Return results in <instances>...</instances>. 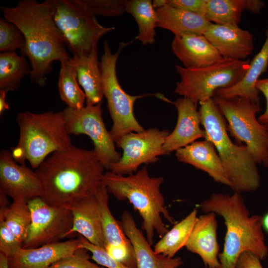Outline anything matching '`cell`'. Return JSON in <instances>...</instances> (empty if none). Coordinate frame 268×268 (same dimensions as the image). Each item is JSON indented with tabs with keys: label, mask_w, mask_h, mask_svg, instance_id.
<instances>
[{
	"label": "cell",
	"mask_w": 268,
	"mask_h": 268,
	"mask_svg": "<svg viewBox=\"0 0 268 268\" xmlns=\"http://www.w3.org/2000/svg\"><path fill=\"white\" fill-rule=\"evenodd\" d=\"M0 268H9L8 257L2 253H0Z\"/></svg>",
	"instance_id": "cell-45"
},
{
	"label": "cell",
	"mask_w": 268,
	"mask_h": 268,
	"mask_svg": "<svg viewBox=\"0 0 268 268\" xmlns=\"http://www.w3.org/2000/svg\"></svg>",
	"instance_id": "cell-48"
},
{
	"label": "cell",
	"mask_w": 268,
	"mask_h": 268,
	"mask_svg": "<svg viewBox=\"0 0 268 268\" xmlns=\"http://www.w3.org/2000/svg\"><path fill=\"white\" fill-rule=\"evenodd\" d=\"M125 11L135 19L138 27L135 39L142 45L152 44L155 39L157 17L150 0H124Z\"/></svg>",
	"instance_id": "cell-27"
},
{
	"label": "cell",
	"mask_w": 268,
	"mask_h": 268,
	"mask_svg": "<svg viewBox=\"0 0 268 268\" xmlns=\"http://www.w3.org/2000/svg\"><path fill=\"white\" fill-rule=\"evenodd\" d=\"M170 134L167 130L151 128L139 133L132 132L122 136L116 143L123 153L109 170L121 175H130L137 171L142 164H149L165 155L163 146Z\"/></svg>",
	"instance_id": "cell-13"
},
{
	"label": "cell",
	"mask_w": 268,
	"mask_h": 268,
	"mask_svg": "<svg viewBox=\"0 0 268 268\" xmlns=\"http://www.w3.org/2000/svg\"><path fill=\"white\" fill-rule=\"evenodd\" d=\"M95 193L69 208L72 215V226L67 237L78 233L91 243L104 248L100 209Z\"/></svg>",
	"instance_id": "cell-21"
},
{
	"label": "cell",
	"mask_w": 268,
	"mask_h": 268,
	"mask_svg": "<svg viewBox=\"0 0 268 268\" xmlns=\"http://www.w3.org/2000/svg\"><path fill=\"white\" fill-rule=\"evenodd\" d=\"M95 194L100 206L105 245H123L132 247L133 245L125 234L121 222L115 218L109 207V194L106 188L101 185Z\"/></svg>",
	"instance_id": "cell-29"
},
{
	"label": "cell",
	"mask_w": 268,
	"mask_h": 268,
	"mask_svg": "<svg viewBox=\"0 0 268 268\" xmlns=\"http://www.w3.org/2000/svg\"><path fill=\"white\" fill-rule=\"evenodd\" d=\"M250 61L223 58L202 68L189 69L176 65L181 80L174 93L198 103L212 98L219 89L230 87L238 83L249 68Z\"/></svg>",
	"instance_id": "cell-9"
},
{
	"label": "cell",
	"mask_w": 268,
	"mask_h": 268,
	"mask_svg": "<svg viewBox=\"0 0 268 268\" xmlns=\"http://www.w3.org/2000/svg\"><path fill=\"white\" fill-rule=\"evenodd\" d=\"M207 0H166L169 5L205 16Z\"/></svg>",
	"instance_id": "cell-39"
},
{
	"label": "cell",
	"mask_w": 268,
	"mask_h": 268,
	"mask_svg": "<svg viewBox=\"0 0 268 268\" xmlns=\"http://www.w3.org/2000/svg\"><path fill=\"white\" fill-rule=\"evenodd\" d=\"M217 228L214 213H204L198 216L185 246L188 251L199 256L208 268H218L220 266Z\"/></svg>",
	"instance_id": "cell-19"
},
{
	"label": "cell",
	"mask_w": 268,
	"mask_h": 268,
	"mask_svg": "<svg viewBox=\"0 0 268 268\" xmlns=\"http://www.w3.org/2000/svg\"><path fill=\"white\" fill-rule=\"evenodd\" d=\"M31 72L25 57L16 52L0 54V91L6 93L17 90L23 78Z\"/></svg>",
	"instance_id": "cell-28"
},
{
	"label": "cell",
	"mask_w": 268,
	"mask_h": 268,
	"mask_svg": "<svg viewBox=\"0 0 268 268\" xmlns=\"http://www.w3.org/2000/svg\"><path fill=\"white\" fill-rule=\"evenodd\" d=\"M11 151L0 152V190L12 200L22 199L27 201L42 195L41 182L30 168L17 163Z\"/></svg>",
	"instance_id": "cell-14"
},
{
	"label": "cell",
	"mask_w": 268,
	"mask_h": 268,
	"mask_svg": "<svg viewBox=\"0 0 268 268\" xmlns=\"http://www.w3.org/2000/svg\"><path fill=\"white\" fill-rule=\"evenodd\" d=\"M104 169L93 149L72 144L54 152L35 170L42 185L41 198L50 205L70 208L96 192Z\"/></svg>",
	"instance_id": "cell-2"
},
{
	"label": "cell",
	"mask_w": 268,
	"mask_h": 268,
	"mask_svg": "<svg viewBox=\"0 0 268 268\" xmlns=\"http://www.w3.org/2000/svg\"><path fill=\"white\" fill-rule=\"evenodd\" d=\"M199 206L204 213L213 212L224 220L226 232L223 249L218 256V268H235L239 256L245 252L253 253L261 261L267 258L263 216L250 215L240 193H213Z\"/></svg>",
	"instance_id": "cell-3"
},
{
	"label": "cell",
	"mask_w": 268,
	"mask_h": 268,
	"mask_svg": "<svg viewBox=\"0 0 268 268\" xmlns=\"http://www.w3.org/2000/svg\"><path fill=\"white\" fill-rule=\"evenodd\" d=\"M163 182L162 177H150L146 166L128 176L106 172L101 182L109 194L119 201L128 200L138 212L142 218V229L151 246L155 233L161 238L168 231L162 216L171 224H175L160 191Z\"/></svg>",
	"instance_id": "cell-4"
},
{
	"label": "cell",
	"mask_w": 268,
	"mask_h": 268,
	"mask_svg": "<svg viewBox=\"0 0 268 268\" xmlns=\"http://www.w3.org/2000/svg\"><path fill=\"white\" fill-rule=\"evenodd\" d=\"M3 220L23 244L31 223V213L28 202L22 199L13 200Z\"/></svg>",
	"instance_id": "cell-32"
},
{
	"label": "cell",
	"mask_w": 268,
	"mask_h": 268,
	"mask_svg": "<svg viewBox=\"0 0 268 268\" xmlns=\"http://www.w3.org/2000/svg\"><path fill=\"white\" fill-rule=\"evenodd\" d=\"M246 9V0H207L206 18L211 23L238 25Z\"/></svg>",
	"instance_id": "cell-31"
},
{
	"label": "cell",
	"mask_w": 268,
	"mask_h": 268,
	"mask_svg": "<svg viewBox=\"0 0 268 268\" xmlns=\"http://www.w3.org/2000/svg\"><path fill=\"white\" fill-rule=\"evenodd\" d=\"M155 10L157 27L168 30L175 36L186 34L203 35L212 23L204 15L174 7L167 2Z\"/></svg>",
	"instance_id": "cell-23"
},
{
	"label": "cell",
	"mask_w": 268,
	"mask_h": 268,
	"mask_svg": "<svg viewBox=\"0 0 268 268\" xmlns=\"http://www.w3.org/2000/svg\"><path fill=\"white\" fill-rule=\"evenodd\" d=\"M198 217L196 208L162 237L153 247L154 251L169 258L175 257L176 253L185 247Z\"/></svg>",
	"instance_id": "cell-26"
},
{
	"label": "cell",
	"mask_w": 268,
	"mask_h": 268,
	"mask_svg": "<svg viewBox=\"0 0 268 268\" xmlns=\"http://www.w3.org/2000/svg\"><path fill=\"white\" fill-rule=\"evenodd\" d=\"M109 255L113 259L133 268H136L134 251L133 248L123 245H106L104 247Z\"/></svg>",
	"instance_id": "cell-38"
},
{
	"label": "cell",
	"mask_w": 268,
	"mask_h": 268,
	"mask_svg": "<svg viewBox=\"0 0 268 268\" xmlns=\"http://www.w3.org/2000/svg\"><path fill=\"white\" fill-rule=\"evenodd\" d=\"M199 103V113L206 134L205 139L211 141L217 149L230 188L239 193L257 190L260 183L257 163L248 147L231 141L225 119L212 98Z\"/></svg>",
	"instance_id": "cell-5"
},
{
	"label": "cell",
	"mask_w": 268,
	"mask_h": 268,
	"mask_svg": "<svg viewBox=\"0 0 268 268\" xmlns=\"http://www.w3.org/2000/svg\"><path fill=\"white\" fill-rule=\"evenodd\" d=\"M235 268H264L261 260L255 254L245 252L239 256Z\"/></svg>",
	"instance_id": "cell-40"
},
{
	"label": "cell",
	"mask_w": 268,
	"mask_h": 268,
	"mask_svg": "<svg viewBox=\"0 0 268 268\" xmlns=\"http://www.w3.org/2000/svg\"><path fill=\"white\" fill-rule=\"evenodd\" d=\"M262 226L263 228L268 233V212L263 216Z\"/></svg>",
	"instance_id": "cell-46"
},
{
	"label": "cell",
	"mask_w": 268,
	"mask_h": 268,
	"mask_svg": "<svg viewBox=\"0 0 268 268\" xmlns=\"http://www.w3.org/2000/svg\"><path fill=\"white\" fill-rule=\"evenodd\" d=\"M13 232L8 227L4 220L0 221V253L8 258L22 247Z\"/></svg>",
	"instance_id": "cell-37"
},
{
	"label": "cell",
	"mask_w": 268,
	"mask_h": 268,
	"mask_svg": "<svg viewBox=\"0 0 268 268\" xmlns=\"http://www.w3.org/2000/svg\"><path fill=\"white\" fill-rule=\"evenodd\" d=\"M58 87L61 99L68 107L80 109L85 106V94L79 86L76 69L70 60L61 63Z\"/></svg>",
	"instance_id": "cell-30"
},
{
	"label": "cell",
	"mask_w": 268,
	"mask_h": 268,
	"mask_svg": "<svg viewBox=\"0 0 268 268\" xmlns=\"http://www.w3.org/2000/svg\"><path fill=\"white\" fill-rule=\"evenodd\" d=\"M54 20L73 56L89 55L113 27L101 25L83 0H54Z\"/></svg>",
	"instance_id": "cell-7"
},
{
	"label": "cell",
	"mask_w": 268,
	"mask_h": 268,
	"mask_svg": "<svg viewBox=\"0 0 268 268\" xmlns=\"http://www.w3.org/2000/svg\"><path fill=\"white\" fill-rule=\"evenodd\" d=\"M171 47L175 55L186 68L204 67L223 59L202 34H186L175 36Z\"/></svg>",
	"instance_id": "cell-18"
},
{
	"label": "cell",
	"mask_w": 268,
	"mask_h": 268,
	"mask_svg": "<svg viewBox=\"0 0 268 268\" xmlns=\"http://www.w3.org/2000/svg\"><path fill=\"white\" fill-rule=\"evenodd\" d=\"M132 41L121 42L117 52L113 54L108 41L104 42V53L100 62L104 96L113 121L110 134L115 142L122 136L132 132L144 131L134 113V105L138 99L149 94L133 96L127 93L121 86L117 76L116 65L119 56L126 46Z\"/></svg>",
	"instance_id": "cell-10"
},
{
	"label": "cell",
	"mask_w": 268,
	"mask_h": 268,
	"mask_svg": "<svg viewBox=\"0 0 268 268\" xmlns=\"http://www.w3.org/2000/svg\"><path fill=\"white\" fill-rule=\"evenodd\" d=\"M66 128L69 134H85L92 140L93 150L105 169L122 156L117 151L115 141L106 128L102 117L101 103L86 105L80 109L67 107L63 111Z\"/></svg>",
	"instance_id": "cell-11"
},
{
	"label": "cell",
	"mask_w": 268,
	"mask_h": 268,
	"mask_svg": "<svg viewBox=\"0 0 268 268\" xmlns=\"http://www.w3.org/2000/svg\"><path fill=\"white\" fill-rule=\"evenodd\" d=\"M228 123L227 131L238 144L244 142L257 163L268 166V126L257 119L261 111L260 104L249 99L235 96L212 97Z\"/></svg>",
	"instance_id": "cell-8"
},
{
	"label": "cell",
	"mask_w": 268,
	"mask_h": 268,
	"mask_svg": "<svg viewBox=\"0 0 268 268\" xmlns=\"http://www.w3.org/2000/svg\"><path fill=\"white\" fill-rule=\"evenodd\" d=\"M27 202L31 223L22 248H37L67 237L72 226V215L69 208L50 205L41 197Z\"/></svg>",
	"instance_id": "cell-12"
},
{
	"label": "cell",
	"mask_w": 268,
	"mask_h": 268,
	"mask_svg": "<svg viewBox=\"0 0 268 268\" xmlns=\"http://www.w3.org/2000/svg\"><path fill=\"white\" fill-rule=\"evenodd\" d=\"M166 3V0H154L152 4L155 9L161 7Z\"/></svg>",
	"instance_id": "cell-47"
},
{
	"label": "cell",
	"mask_w": 268,
	"mask_h": 268,
	"mask_svg": "<svg viewBox=\"0 0 268 268\" xmlns=\"http://www.w3.org/2000/svg\"><path fill=\"white\" fill-rule=\"evenodd\" d=\"M25 39L21 30L4 18H0V51L14 52L25 46Z\"/></svg>",
	"instance_id": "cell-33"
},
{
	"label": "cell",
	"mask_w": 268,
	"mask_h": 268,
	"mask_svg": "<svg viewBox=\"0 0 268 268\" xmlns=\"http://www.w3.org/2000/svg\"><path fill=\"white\" fill-rule=\"evenodd\" d=\"M94 14L107 17L122 14L125 11L124 0H83Z\"/></svg>",
	"instance_id": "cell-36"
},
{
	"label": "cell",
	"mask_w": 268,
	"mask_h": 268,
	"mask_svg": "<svg viewBox=\"0 0 268 268\" xmlns=\"http://www.w3.org/2000/svg\"><path fill=\"white\" fill-rule=\"evenodd\" d=\"M88 251L79 248L73 254L53 264L49 268H105L91 262Z\"/></svg>",
	"instance_id": "cell-35"
},
{
	"label": "cell",
	"mask_w": 268,
	"mask_h": 268,
	"mask_svg": "<svg viewBox=\"0 0 268 268\" xmlns=\"http://www.w3.org/2000/svg\"><path fill=\"white\" fill-rule=\"evenodd\" d=\"M7 93L4 91H0V115L3 114L4 112L9 109V105L6 101V94Z\"/></svg>",
	"instance_id": "cell-44"
},
{
	"label": "cell",
	"mask_w": 268,
	"mask_h": 268,
	"mask_svg": "<svg viewBox=\"0 0 268 268\" xmlns=\"http://www.w3.org/2000/svg\"><path fill=\"white\" fill-rule=\"evenodd\" d=\"M169 103L176 108L178 119L174 130L166 137L163 144L165 155L206 137L204 130L200 128V115L194 103L185 97L170 101Z\"/></svg>",
	"instance_id": "cell-15"
},
{
	"label": "cell",
	"mask_w": 268,
	"mask_h": 268,
	"mask_svg": "<svg viewBox=\"0 0 268 268\" xmlns=\"http://www.w3.org/2000/svg\"><path fill=\"white\" fill-rule=\"evenodd\" d=\"M120 222L133 246L136 268H178L183 264L181 257L169 258L156 253L130 212H123Z\"/></svg>",
	"instance_id": "cell-20"
},
{
	"label": "cell",
	"mask_w": 268,
	"mask_h": 268,
	"mask_svg": "<svg viewBox=\"0 0 268 268\" xmlns=\"http://www.w3.org/2000/svg\"><path fill=\"white\" fill-rule=\"evenodd\" d=\"M16 120L19 137L11 152L14 160L21 165L28 161L36 169L50 155L72 145L63 111L21 112Z\"/></svg>",
	"instance_id": "cell-6"
},
{
	"label": "cell",
	"mask_w": 268,
	"mask_h": 268,
	"mask_svg": "<svg viewBox=\"0 0 268 268\" xmlns=\"http://www.w3.org/2000/svg\"><path fill=\"white\" fill-rule=\"evenodd\" d=\"M7 196L0 190V214L4 213L10 206Z\"/></svg>",
	"instance_id": "cell-43"
},
{
	"label": "cell",
	"mask_w": 268,
	"mask_h": 268,
	"mask_svg": "<svg viewBox=\"0 0 268 268\" xmlns=\"http://www.w3.org/2000/svg\"><path fill=\"white\" fill-rule=\"evenodd\" d=\"M178 161L204 171L217 183L230 187V183L213 143L209 140L196 141L177 150Z\"/></svg>",
	"instance_id": "cell-22"
},
{
	"label": "cell",
	"mask_w": 268,
	"mask_h": 268,
	"mask_svg": "<svg viewBox=\"0 0 268 268\" xmlns=\"http://www.w3.org/2000/svg\"><path fill=\"white\" fill-rule=\"evenodd\" d=\"M79 248H84L91 254V258L97 264L105 268H133L112 258L104 248L97 246L81 236Z\"/></svg>",
	"instance_id": "cell-34"
},
{
	"label": "cell",
	"mask_w": 268,
	"mask_h": 268,
	"mask_svg": "<svg viewBox=\"0 0 268 268\" xmlns=\"http://www.w3.org/2000/svg\"><path fill=\"white\" fill-rule=\"evenodd\" d=\"M79 238L34 248H20L8 258L9 268H49L79 249Z\"/></svg>",
	"instance_id": "cell-17"
},
{
	"label": "cell",
	"mask_w": 268,
	"mask_h": 268,
	"mask_svg": "<svg viewBox=\"0 0 268 268\" xmlns=\"http://www.w3.org/2000/svg\"><path fill=\"white\" fill-rule=\"evenodd\" d=\"M266 34V39L261 49L250 61L249 68L243 78L230 87L217 90L214 92L215 96L223 98L241 96L260 104V92L255 85L268 66V28Z\"/></svg>",
	"instance_id": "cell-25"
},
{
	"label": "cell",
	"mask_w": 268,
	"mask_h": 268,
	"mask_svg": "<svg viewBox=\"0 0 268 268\" xmlns=\"http://www.w3.org/2000/svg\"><path fill=\"white\" fill-rule=\"evenodd\" d=\"M98 51L97 45L89 55L73 56L70 60L76 69L78 83L85 94L86 105L101 103L104 97Z\"/></svg>",
	"instance_id": "cell-24"
},
{
	"label": "cell",
	"mask_w": 268,
	"mask_h": 268,
	"mask_svg": "<svg viewBox=\"0 0 268 268\" xmlns=\"http://www.w3.org/2000/svg\"><path fill=\"white\" fill-rule=\"evenodd\" d=\"M203 35L225 59L243 60L254 48L253 35L238 25L212 23Z\"/></svg>",
	"instance_id": "cell-16"
},
{
	"label": "cell",
	"mask_w": 268,
	"mask_h": 268,
	"mask_svg": "<svg viewBox=\"0 0 268 268\" xmlns=\"http://www.w3.org/2000/svg\"><path fill=\"white\" fill-rule=\"evenodd\" d=\"M255 87L263 93L266 100V109L265 112L261 115L258 121L261 124L268 126V78L259 79Z\"/></svg>",
	"instance_id": "cell-41"
},
{
	"label": "cell",
	"mask_w": 268,
	"mask_h": 268,
	"mask_svg": "<svg viewBox=\"0 0 268 268\" xmlns=\"http://www.w3.org/2000/svg\"><path fill=\"white\" fill-rule=\"evenodd\" d=\"M0 8L3 17L24 36L25 46L19 53L30 62L31 81L45 86L54 62L63 63L71 59L54 20V0H20L14 6H0Z\"/></svg>",
	"instance_id": "cell-1"
},
{
	"label": "cell",
	"mask_w": 268,
	"mask_h": 268,
	"mask_svg": "<svg viewBox=\"0 0 268 268\" xmlns=\"http://www.w3.org/2000/svg\"><path fill=\"white\" fill-rule=\"evenodd\" d=\"M265 6L264 1L260 0H246V9L258 14Z\"/></svg>",
	"instance_id": "cell-42"
}]
</instances>
